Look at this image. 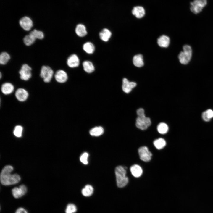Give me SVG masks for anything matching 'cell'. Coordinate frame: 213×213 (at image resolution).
<instances>
[{
    "mask_svg": "<svg viewBox=\"0 0 213 213\" xmlns=\"http://www.w3.org/2000/svg\"><path fill=\"white\" fill-rule=\"evenodd\" d=\"M138 116H141L145 115L144 110L142 108H140L137 109L136 111Z\"/></svg>",
    "mask_w": 213,
    "mask_h": 213,
    "instance_id": "obj_35",
    "label": "cell"
},
{
    "mask_svg": "<svg viewBox=\"0 0 213 213\" xmlns=\"http://www.w3.org/2000/svg\"><path fill=\"white\" fill-rule=\"evenodd\" d=\"M83 49L87 53L92 54L94 51L95 46L92 43L88 42L83 44Z\"/></svg>",
    "mask_w": 213,
    "mask_h": 213,
    "instance_id": "obj_24",
    "label": "cell"
},
{
    "mask_svg": "<svg viewBox=\"0 0 213 213\" xmlns=\"http://www.w3.org/2000/svg\"><path fill=\"white\" fill-rule=\"evenodd\" d=\"M170 43V39L167 36L163 35L160 36L157 39V43L162 47L166 48L168 47Z\"/></svg>",
    "mask_w": 213,
    "mask_h": 213,
    "instance_id": "obj_16",
    "label": "cell"
},
{
    "mask_svg": "<svg viewBox=\"0 0 213 213\" xmlns=\"http://www.w3.org/2000/svg\"><path fill=\"white\" fill-rule=\"evenodd\" d=\"M132 174L135 177L138 178L142 175L143 170L141 167L139 165L134 164L130 168Z\"/></svg>",
    "mask_w": 213,
    "mask_h": 213,
    "instance_id": "obj_17",
    "label": "cell"
},
{
    "mask_svg": "<svg viewBox=\"0 0 213 213\" xmlns=\"http://www.w3.org/2000/svg\"><path fill=\"white\" fill-rule=\"evenodd\" d=\"M100 39L105 42L108 41L112 36V33L108 29L104 28L99 33Z\"/></svg>",
    "mask_w": 213,
    "mask_h": 213,
    "instance_id": "obj_20",
    "label": "cell"
},
{
    "mask_svg": "<svg viewBox=\"0 0 213 213\" xmlns=\"http://www.w3.org/2000/svg\"><path fill=\"white\" fill-rule=\"evenodd\" d=\"M77 211L76 206L74 204L70 203L67 205L65 212V213H75Z\"/></svg>",
    "mask_w": 213,
    "mask_h": 213,
    "instance_id": "obj_33",
    "label": "cell"
},
{
    "mask_svg": "<svg viewBox=\"0 0 213 213\" xmlns=\"http://www.w3.org/2000/svg\"><path fill=\"white\" fill-rule=\"evenodd\" d=\"M84 71L88 73H91L95 70V67L93 63L90 61H85L83 63Z\"/></svg>",
    "mask_w": 213,
    "mask_h": 213,
    "instance_id": "obj_22",
    "label": "cell"
},
{
    "mask_svg": "<svg viewBox=\"0 0 213 213\" xmlns=\"http://www.w3.org/2000/svg\"><path fill=\"white\" fill-rule=\"evenodd\" d=\"M151 123L150 118L146 117L145 115H144L138 116L136 120L135 125L138 129L144 130L151 125Z\"/></svg>",
    "mask_w": 213,
    "mask_h": 213,
    "instance_id": "obj_5",
    "label": "cell"
},
{
    "mask_svg": "<svg viewBox=\"0 0 213 213\" xmlns=\"http://www.w3.org/2000/svg\"><path fill=\"white\" fill-rule=\"evenodd\" d=\"M53 74V71L50 67L45 65L42 67L40 76L45 82H49L52 78Z\"/></svg>",
    "mask_w": 213,
    "mask_h": 213,
    "instance_id": "obj_6",
    "label": "cell"
},
{
    "mask_svg": "<svg viewBox=\"0 0 213 213\" xmlns=\"http://www.w3.org/2000/svg\"><path fill=\"white\" fill-rule=\"evenodd\" d=\"M168 126L164 123H160L157 126V131L159 133L161 134H166L168 132Z\"/></svg>",
    "mask_w": 213,
    "mask_h": 213,
    "instance_id": "obj_28",
    "label": "cell"
},
{
    "mask_svg": "<svg viewBox=\"0 0 213 213\" xmlns=\"http://www.w3.org/2000/svg\"><path fill=\"white\" fill-rule=\"evenodd\" d=\"M136 85V84L135 82H130L125 78L123 79L122 88L123 91L126 93L130 92Z\"/></svg>",
    "mask_w": 213,
    "mask_h": 213,
    "instance_id": "obj_11",
    "label": "cell"
},
{
    "mask_svg": "<svg viewBox=\"0 0 213 213\" xmlns=\"http://www.w3.org/2000/svg\"><path fill=\"white\" fill-rule=\"evenodd\" d=\"M15 213H28V212L24 208L20 207L16 210Z\"/></svg>",
    "mask_w": 213,
    "mask_h": 213,
    "instance_id": "obj_36",
    "label": "cell"
},
{
    "mask_svg": "<svg viewBox=\"0 0 213 213\" xmlns=\"http://www.w3.org/2000/svg\"><path fill=\"white\" fill-rule=\"evenodd\" d=\"M19 24L22 28L26 31L30 30L33 26V22L28 17L25 16L19 20Z\"/></svg>",
    "mask_w": 213,
    "mask_h": 213,
    "instance_id": "obj_9",
    "label": "cell"
},
{
    "mask_svg": "<svg viewBox=\"0 0 213 213\" xmlns=\"http://www.w3.org/2000/svg\"><path fill=\"white\" fill-rule=\"evenodd\" d=\"M29 34L33 36L36 39H42L44 37V34L43 32L36 29L32 31Z\"/></svg>",
    "mask_w": 213,
    "mask_h": 213,
    "instance_id": "obj_31",
    "label": "cell"
},
{
    "mask_svg": "<svg viewBox=\"0 0 213 213\" xmlns=\"http://www.w3.org/2000/svg\"><path fill=\"white\" fill-rule=\"evenodd\" d=\"M93 187L90 185H87L82 189L81 193L82 195L86 197L91 196L93 193Z\"/></svg>",
    "mask_w": 213,
    "mask_h": 213,
    "instance_id": "obj_25",
    "label": "cell"
},
{
    "mask_svg": "<svg viewBox=\"0 0 213 213\" xmlns=\"http://www.w3.org/2000/svg\"><path fill=\"white\" fill-rule=\"evenodd\" d=\"M138 153L140 159L145 162L149 161L151 159L152 154L145 146H141L138 149Z\"/></svg>",
    "mask_w": 213,
    "mask_h": 213,
    "instance_id": "obj_8",
    "label": "cell"
},
{
    "mask_svg": "<svg viewBox=\"0 0 213 213\" xmlns=\"http://www.w3.org/2000/svg\"><path fill=\"white\" fill-rule=\"evenodd\" d=\"M13 169L11 165L4 167L1 173L0 178L1 183L4 185H9L16 184L20 180V176L17 174H11Z\"/></svg>",
    "mask_w": 213,
    "mask_h": 213,
    "instance_id": "obj_1",
    "label": "cell"
},
{
    "mask_svg": "<svg viewBox=\"0 0 213 213\" xmlns=\"http://www.w3.org/2000/svg\"><path fill=\"white\" fill-rule=\"evenodd\" d=\"M10 57L9 54L6 52L1 53L0 55V63L1 65L6 64L10 59Z\"/></svg>",
    "mask_w": 213,
    "mask_h": 213,
    "instance_id": "obj_30",
    "label": "cell"
},
{
    "mask_svg": "<svg viewBox=\"0 0 213 213\" xmlns=\"http://www.w3.org/2000/svg\"><path fill=\"white\" fill-rule=\"evenodd\" d=\"M183 51L181 52L178 56L180 62L186 64L190 62L192 57V51L191 47L188 45H185L183 47Z\"/></svg>",
    "mask_w": 213,
    "mask_h": 213,
    "instance_id": "obj_3",
    "label": "cell"
},
{
    "mask_svg": "<svg viewBox=\"0 0 213 213\" xmlns=\"http://www.w3.org/2000/svg\"><path fill=\"white\" fill-rule=\"evenodd\" d=\"M23 130V127L21 126L20 125L16 126L13 131L14 135L17 137H21Z\"/></svg>",
    "mask_w": 213,
    "mask_h": 213,
    "instance_id": "obj_32",
    "label": "cell"
},
{
    "mask_svg": "<svg viewBox=\"0 0 213 213\" xmlns=\"http://www.w3.org/2000/svg\"><path fill=\"white\" fill-rule=\"evenodd\" d=\"M153 143L155 147L158 149H163L166 145V142L162 138H159L155 140Z\"/></svg>",
    "mask_w": 213,
    "mask_h": 213,
    "instance_id": "obj_26",
    "label": "cell"
},
{
    "mask_svg": "<svg viewBox=\"0 0 213 213\" xmlns=\"http://www.w3.org/2000/svg\"><path fill=\"white\" fill-rule=\"evenodd\" d=\"M27 190L26 186L24 185H22L19 187H15L12 189V193L14 198L18 199L25 195L27 192Z\"/></svg>",
    "mask_w": 213,
    "mask_h": 213,
    "instance_id": "obj_10",
    "label": "cell"
},
{
    "mask_svg": "<svg viewBox=\"0 0 213 213\" xmlns=\"http://www.w3.org/2000/svg\"><path fill=\"white\" fill-rule=\"evenodd\" d=\"M56 81L58 83H63L65 82L68 79L67 73L64 70H59L56 71L54 75Z\"/></svg>",
    "mask_w": 213,
    "mask_h": 213,
    "instance_id": "obj_13",
    "label": "cell"
},
{
    "mask_svg": "<svg viewBox=\"0 0 213 213\" xmlns=\"http://www.w3.org/2000/svg\"><path fill=\"white\" fill-rule=\"evenodd\" d=\"M104 132V129L101 126L95 127L90 131V134L94 136H99L102 135Z\"/></svg>",
    "mask_w": 213,
    "mask_h": 213,
    "instance_id": "obj_23",
    "label": "cell"
},
{
    "mask_svg": "<svg viewBox=\"0 0 213 213\" xmlns=\"http://www.w3.org/2000/svg\"><path fill=\"white\" fill-rule=\"evenodd\" d=\"M132 13L137 18H141L144 15L145 12L143 7L138 6L135 7L133 8Z\"/></svg>",
    "mask_w": 213,
    "mask_h": 213,
    "instance_id": "obj_18",
    "label": "cell"
},
{
    "mask_svg": "<svg viewBox=\"0 0 213 213\" xmlns=\"http://www.w3.org/2000/svg\"><path fill=\"white\" fill-rule=\"evenodd\" d=\"M14 90V85L11 83L6 82L2 84L1 87L2 92L5 95H9L12 93Z\"/></svg>",
    "mask_w": 213,
    "mask_h": 213,
    "instance_id": "obj_15",
    "label": "cell"
},
{
    "mask_svg": "<svg viewBox=\"0 0 213 213\" xmlns=\"http://www.w3.org/2000/svg\"><path fill=\"white\" fill-rule=\"evenodd\" d=\"M89 156L88 154L86 152L83 153L80 156V161L83 164L86 165L88 163V158Z\"/></svg>",
    "mask_w": 213,
    "mask_h": 213,
    "instance_id": "obj_34",
    "label": "cell"
},
{
    "mask_svg": "<svg viewBox=\"0 0 213 213\" xmlns=\"http://www.w3.org/2000/svg\"><path fill=\"white\" fill-rule=\"evenodd\" d=\"M125 167L118 166L116 167L115 172L116 177L117 185L122 188L125 186L128 182V178L126 176Z\"/></svg>",
    "mask_w": 213,
    "mask_h": 213,
    "instance_id": "obj_2",
    "label": "cell"
},
{
    "mask_svg": "<svg viewBox=\"0 0 213 213\" xmlns=\"http://www.w3.org/2000/svg\"><path fill=\"white\" fill-rule=\"evenodd\" d=\"M1 78V72L0 73V78Z\"/></svg>",
    "mask_w": 213,
    "mask_h": 213,
    "instance_id": "obj_37",
    "label": "cell"
},
{
    "mask_svg": "<svg viewBox=\"0 0 213 213\" xmlns=\"http://www.w3.org/2000/svg\"><path fill=\"white\" fill-rule=\"evenodd\" d=\"M133 61L134 65L136 67H140L144 65L143 57L141 54L134 56L133 57Z\"/></svg>",
    "mask_w": 213,
    "mask_h": 213,
    "instance_id": "obj_21",
    "label": "cell"
},
{
    "mask_svg": "<svg viewBox=\"0 0 213 213\" xmlns=\"http://www.w3.org/2000/svg\"><path fill=\"white\" fill-rule=\"evenodd\" d=\"M36 39L30 34L26 35L23 39L24 44L27 46L32 45L35 42Z\"/></svg>",
    "mask_w": 213,
    "mask_h": 213,
    "instance_id": "obj_29",
    "label": "cell"
},
{
    "mask_svg": "<svg viewBox=\"0 0 213 213\" xmlns=\"http://www.w3.org/2000/svg\"><path fill=\"white\" fill-rule=\"evenodd\" d=\"M202 117L206 122H209L213 118V111L211 109H208L204 111L202 114Z\"/></svg>",
    "mask_w": 213,
    "mask_h": 213,
    "instance_id": "obj_27",
    "label": "cell"
},
{
    "mask_svg": "<svg viewBox=\"0 0 213 213\" xmlns=\"http://www.w3.org/2000/svg\"><path fill=\"white\" fill-rule=\"evenodd\" d=\"M29 94L28 92L23 88H19L15 92V96L17 99L19 101L24 102L28 99Z\"/></svg>",
    "mask_w": 213,
    "mask_h": 213,
    "instance_id": "obj_12",
    "label": "cell"
},
{
    "mask_svg": "<svg viewBox=\"0 0 213 213\" xmlns=\"http://www.w3.org/2000/svg\"><path fill=\"white\" fill-rule=\"evenodd\" d=\"M67 63L68 66L71 68L78 67L80 64L78 57L75 54L70 55L67 59Z\"/></svg>",
    "mask_w": 213,
    "mask_h": 213,
    "instance_id": "obj_14",
    "label": "cell"
},
{
    "mask_svg": "<svg viewBox=\"0 0 213 213\" xmlns=\"http://www.w3.org/2000/svg\"><path fill=\"white\" fill-rule=\"evenodd\" d=\"M31 70V67L28 64H23L19 71L21 79L25 81L29 80L32 75Z\"/></svg>",
    "mask_w": 213,
    "mask_h": 213,
    "instance_id": "obj_7",
    "label": "cell"
},
{
    "mask_svg": "<svg viewBox=\"0 0 213 213\" xmlns=\"http://www.w3.org/2000/svg\"><path fill=\"white\" fill-rule=\"evenodd\" d=\"M75 32L76 34L80 37H84L87 33L85 26L82 24H78L76 26Z\"/></svg>",
    "mask_w": 213,
    "mask_h": 213,
    "instance_id": "obj_19",
    "label": "cell"
},
{
    "mask_svg": "<svg viewBox=\"0 0 213 213\" xmlns=\"http://www.w3.org/2000/svg\"><path fill=\"white\" fill-rule=\"evenodd\" d=\"M207 4V0H194L190 3V9L195 14L199 13Z\"/></svg>",
    "mask_w": 213,
    "mask_h": 213,
    "instance_id": "obj_4",
    "label": "cell"
}]
</instances>
